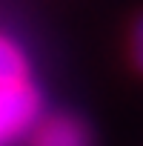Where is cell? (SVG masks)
I'll return each instance as SVG.
<instances>
[{"instance_id": "1", "label": "cell", "mask_w": 143, "mask_h": 146, "mask_svg": "<svg viewBox=\"0 0 143 146\" xmlns=\"http://www.w3.org/2000/svg\"><path fill=\"white\" fill-rule=\"evenodd\" d=\"M40 120V95L29 80L0 83V143L29 132Z\"/></svg>"}, {"instance_id": "2", "label": "cell", "mask_w": 143, "mask_h": 146, "mask_svg": "<svg viewBox=\"0 0 143 146\" xmlns=\"http://www.w3.org/2000/svg\"><path fill=\"white\" fill-rule=\"evenodd\" d=\"M32 129V146H92L89 129L69 115L40 117Z\"/></svg>"}, {"instance_id": "3", "label": "cell", "mask_w": 143, "mask_h": 146, "mask_svg": "<svg viewBox=\"0 0 143 146\" xmlns=\"http://www.w3.org/2000/svg\"><path fill=\"white\" fill-rule=\"evenodd\" d=\"M26 57L23 52L6 37L0 35V83H15V80H26Z\"/></svg>"}, {"instance_id": "4", "label": "cell", "mask_w": 143, "mask_h": 146, "mask_svg": "<svg viewBox=\"0 0 143 146\" xmlns=\"http://www.w3.org/2000/svg\"><path fill=\"white\" fill-rule=\"evenodd\" d=\"M132 57L137 69H143V17L134 23V32H132Z\"/></svg>"}]
</instances>
